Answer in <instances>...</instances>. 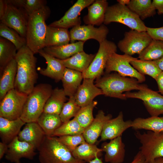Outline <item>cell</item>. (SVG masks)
I'll list each match as a JSON object with an SVG mask.
<instances>
[{
    "mask_svg": "<svg viewBox=\"0 0 163 163\" xmlns=\"http://www.w3.org/2000/svg\"><path fill=\"white\" fill-rule=\"evenodd\" d=\"M34 54L26 45L18 50L15 57L17 68L14 88L27 95L35 86L38 78Z\"/></svg>",
    "mask_w": 163,
    "mask_h": 163,
    "instance_id": "obj_1",
    "label": "cell"
},
{
    "mask_svg": "<svg viewBox=\"0 0 163 163\" xmlns=\"http://www.w3.org/2000/svg\"><path fill=\"white\" fill-rule=\"evenodd\" d=\"M139 83L135 78L126 77L115 73L106 74L97 78L95 85L106 96L126 100L124 92L139 90L147 86Z\"/></svg>",
    "mask_w": 163,
    "mask_h": 163,
    "instance_id": "obj_2",
    "label": "cell"
},
{
    "mask_svg": "<svg viewBox=\"0 0 163 163\" xmlns=\"http://www.w3.org/2000/svg\"><path fill=\"white\" fill-rule=\"evenodd\" d=\"M50 13L49 8L46 5L29 17L26 36V45L34 54L45 47L47 26L46 21Z\"/></svg>",
    "mask_w": 163,
    "mask_h": 163,
    "instance_id": "obj_3",
    "label": "cell"
},
{
    "mask_svg": "<svg viewBox=\"0 0 163 163\" xmlns=\"http://www.w3.org/2000/svg\"><path fill=\"white\" fill-rule=\"evenodd\" d=\"M37 150L40 163H85L75 158L57 137L46 136Z\"/></svg>",
    "mask_w": 163,
    "mask_h": 163,
    "instance_id": "obj_4",
    "label": "cell"
},
{
    "mask_svg": "<svg viewBox=\"0 0 163 163\" xmlns=\"http://www.w3.org/2000/svg\"><path fill=\"white\" fill-rule=\"evenodd\" d=\"M53 90L48 84H40L34 87L27 95L23 107L20 117L23 121L25 123L37 121Z\"/></svg>",
    "mask_w": 163,
    "mask_h": 163,
    "instance_id": "obj_5",
    "label": "cell"
},
{
    "mask_svg": "<svg viewBox=\"0 0 163 163\" xmlns=\"http://www.w3.org/2000/svg\"><path fill=\"white\" fill-rule=\"evenodd\" d=\"M113 22L123 24L131 30L146 31L147 27L139 17L127 6L118 3L108 6L105 13L104 24Z\"/></svg>",
    "mask_w": 163,
    "mask_h": 163,
    "instance_id": "obj_6",
    "label": "cell"
},
{
    "mask_svg": "<svg viewBox=\"0 0 163 163\" xmlns=\"http://www.w3.org/2000/svg\"><path fill=\"white\" fill-rule=\"evenodd\" d=\"M135 135L141 144L140 151L145 163H152L155 159L163 157V132L148 131L141 133L137 131Z\"/></svg>",
    "mask_w": 163,
    "mask_h": 163,
    "instance_id": "obj_7",
    "label": "cell"
},
{
    "mask_svg": "<svg viewBox=\"0 0 163 163\" xmlns=\"http://www.w3.org/2000/svg\"><path fill=\"white\" fill-rule=\"evenodd\" d=\"M99 44L94 59L87 70L82 73L83 78L95 79L101 77L109 57L117 51V47L112 41L106 39Z\"/></svg>",
    "mask_w": 163,
    "mask_h": 163,
    "instance_id": "obj_8",
    "label": "cell"
},
{
    "mask_svg": "<svg viewBox=\"0 0 163 163\" xmlns=\"http://www.w3.org/2000/svg\"><path fill=\"white\" fill-rule=\"evenodd\" d=\"M137 58L124 54L120 55L114 53L109 57L105 68L106 74L115 71L124 77H129L136 79L139 83L145 81V78L143 75L135 69L130 64V62Z\"/></svg>",
    "mask_w": 163,
    "mask_h": 163,
    "instance_id": "obj_9",
    "label": "cell"
},
{
    "mask_svg": "<svg viewBox=\"0 0 163 163\" xmlns=\"http://www.w3.org/2000/svg\"><path fill=\"white\" fill-rule=\"evenodd\" d=\"M27 95L14 88L9 91L0 101V117L10 120L20 118Z\"/></svg>",
    "mask_w": 163,
    "mask_h": 163,
    "instance_id": "obj_10",
    "label": "cell"
},
{
    "mask_svg": "<svg viewBox=\"0 0 163 163\" xmlns=\"http://www.w3.org/2000/svg\"><path fill=\"white\" fill-rule=\"evenodd\" d=\"M152 40L146 31L131 30L124 33V37L119 41L117 47L124 54L132 56L140 54Z\"/></svg>",
    "mask_w": 163,
    "mask_h": 163,
    "instance_id": "obj_11",
    "label": "cell"
},
{
    "mask_svg": "<svg viewBox=\"0 0 163 163\" xmlns=\"http://www.w3.org/2000/svg\"><path fill=\"white\" fill-rule=\"evenodd\" d=\"M124 95L127 98L142 100L151 117H157L163 114V96L148 88L147 86L137 92H126Z\"/></svg>",
    "mask_w": 163,
    "mask_h": 163,
    "instance_id": "obj_12",
    "label": "cell"
},
{
    "mask_svg": "<svg viewBox=\"0 0 163 163\" xmlns=\"http://www.w3.org/2000/svg\"><path fill=\"white\" fill-rule=\"evenodd\" d=\"M6 11L2 23L26 38L29 16L22 8L7 2Z\"/></svg>",
    "mask_w": 163,
    "mask_h": 163,
    "instance_id": "obj_13",
    "label": "cell"
},
{
    "mask_svg": "<svg viewBox=\"0 0 163 163\" xmlns=\"http://www.w3.org/2000/svg\"><path fill=\"white\" fill-rule=\"evenodd\" d=\"M109 29L104 24L98 27L91 25H80L72 28L70 31V42L75 40L85 42L90 39L97 41L99 44L106 39Z\"/></svg>",
    "mask_w": 163,
    "mask_h": 163,
    "instance_id": "obj_14",
    "label": "cell"
},
{
    "mask_svg": "<svg viewBox=\"0 0 163 163\" xmlns=\"http://www.w3.org/2000/svg\"><path fill=\"white\" fill-rule=\"evenodd\" d=\"M94 0H78L58 20L50 24V27L68 29L81 25V21L79 16L81 12L88 7Z\"/></svg>",
    "mask_w": 163,
    "mask_h": 163,
    "instance_id": "obj_15",
    "label": "cell"
},
{
    "mask_svg": "<svg viewBox=\"0 0 163 163\" xmlns=\"http://www.w3.org/2000/svg\"><path fill=\"white\" fill-rule=\"evenodd\" d=\"M35 149L32 145L20 140L17 136L8 144L5 158L11 162L20 163L22 158L33 159L36 154Z\"/></svg>",
    "mask_w": 163,
    "mask_h": 163,
    "instance_id": "obj_16",
    "label": "cell"
},
{
    "mask_svg": "<svg viewBox=\"0 0 163 163\" xmlns=\"http://www.w3.org/2000/svg\"><path fill=\"white\" fill-rule=\"evenodd\" d=\"M132 121H125L122 112H120L116 117L111 119L105 123L100 136V142L111 140L122 136L127 129L131 127Z\"/></svg>",
    "mask_w": 163,
    "mask_h": 163,
    "instance_id": "obj_17",
    "label": "cell"
},
{
    "mask_svg": "<svg viewBox=\"0 0 163 163\" xmlns=\"http://www.w3.org/2000/svg\"><path fill=\"white\" fill-rule=\"evenodd\" d=\"M83 79L74 96L76 103L81 107L90 103L97 96L103 94L101 89L94 84V79Z\"/></svg>",
    "mask_w": 163,
    "mask_h": 163,
    "instance_id": "obj_18",
    "label": "cell"
},
{
    "mask_svg": "<svg viewBox=\"0 0 163 163\" xmlns=\"http://www.w3.org/2000/svg\"><path fill=\"white\" fill-rule=\"evenodd\" d=\"M125 145L122 136L103 143L101 146L102 152H105L104 160L110 163H122L124 159Z\"/></svg>",
    "mask_w": 163,
    "mask_h": 163,
    "instance_id": "obj_19",
    "label": "cell"
},
{
    "mask_svg": "<svg viewBox=\"0 0 163 163\" xmlns=\"http://www.w3.org/2000/svg\"><path fill=\"white\" fill-rule=\"evenodd\" d=\"M46 136L44 132L37 122L26 123L18 136L19 140L29 143L37 149Z\"/></svg>",
    "mask_w": 163,
    "mask_h": 163,
    "instance_id": "obj_20",
    "label": "cell"
},
{
    "mask_svg": "<svg viewBox=\"0 0 163 163\" xmlns=\"http://www.w3.org/2000/svg\"><path fill=\"white\" fill-rule=\"evenodd\" d=\"M112 118L111 114L106 115L103 110H99L93 121L85 129L82 134L86 142L94 144L101 136L105 123Z\"/></svg>",
    "mask_w": 163,
    "mask_h": 163,
    "instance_id": "obj_21",
    "label": "cell"
},
{
    "mask_svg": "<svg viewBox=\"0 0 163 163\" xmlns=\"http://www.w3.org/2000/svg\"><path fill=\"white\" fill-rule=\"evenodd\" d=\"M38 53L46 60L47 64L46 68L40 70V74L54 79L56 82L61 80L66 68L61 60L48 54L43 49L40 50Z\"/></svg>",
    "mask_w": 163,
    "mask_h": 163,
    "instance_id": "obj_22",
    "label": "cell"
},
{
    "mask_svg": "<svg viewBox=\"0 0 163 163\" xmlns=\"http://www.w3.org/2000/svg\"><path fill=\"white\" fill-rule=\"evenodd\" d=\"M108 6L107 0H95L87 7L88 13L83 18L85 23L87 25L98 26L103 24Z\"/></svg>",
    "mask_w": 163,
    "mask_h": 163,
    "instance_id": "obj_23",
    "label": "cell"
},
{
    "mask_svg": "<svg viewBox=\"0 0 163 163\" xmlns=\"http://www.w3.org/2000/svg\"><path fill=\"white\" fill-rule=\"evenodd\" d=\"M25 123L20 118L10 120L0 117V136L2 142L9 144L18 136Z\"/></svg>",
    "mask_w": 163,
    "mask_h": 163,
    "instance_id": "obj_24",
    "label": "cell"
},
{
    "mask_svg": "<svg viewBox=\"0 0 163 163\" xmlns=\"http://www.w3.org/2000/svg\"><path fill=\"white\" fill-rule=\"evenodd\" d=\"M84 42L78 41L60 46L46 47L43 49L51 56L60 59L64 60L83 51Z\"/></svg>",
    "mask_w": 163,
    "mask_h": 163,
    "instance_id": "obj_25",
    "label": "cell"
},
{
    "mask_svg": "<svg viewBox=\"0 0 163 163\" xmlns=\"http://www.w3.org/2000/svg\"><path fill=\"white\" fill-rule=\"evenodd\" d=\"M17 68V63L14 58L6 65L0 73V101L9 91L14 88Z\"/></svg>",
    "mask_w": 163,
    "mask_h": 163,
    "instance_id": "obj_26",
    "label": "cell"
},
{
    "mask_svg": "<svg viewBox=\"0 0 163 163\" xmlns=\"http://www.w3.org/2000/svg\"><path fill=\"white\" fill-rule=\"evenodd\" d=\"M70 41V34L68 29L47 25L45 47L65 45L69 43Z\"/></svg>",
    "mask_w": 163,
    "mask_h": 163,
    "instance_id": "obj_27",
    "label": "cell"
},
{
    "mask_svg": "<svg viewBox=\"0 0 163 163\" xmlns=\"http://www.w3.org/2000/svg\"><path fill=\"white\" fill-rule=\"evenodd\" d=\"M83 78L82 72L66 68L61 80L66 96L71 97L75 96Z\"/></svg>",
    "mask_w": 163,
    "mask_h": 163,
    "instance_id": "obj_28",
    "label": "cell"
},
{
    "mask_svg": "<svg viewBox=\"0 0 163 163\" xmlns=\"http://www.w3.org/2000/svg\"><path fill=\"white\" fill-rule=\"evenodd\" d=\"M95 55L86 53L83 51L68 59L61 60L66 68L82 73L88 68Z\"/></svg>",
    "mask_w": 163,
    "mask_h": 163,
    "instance_id": "obj_29",
    "label": "cell"
},
{
    "mask_svg": "<svg viewBox=\"0 0 163 163\" xmlns=\"http://www.w3.org/2000/svg\"><path fill=\"white\" fill-rule=\"evenodd\" d=\"M66 99L63 89L55 88L45 104L43 112L59 115Z\"/></svg>",
    "mask_w": 163,
    "mask_h": 163,
    "instance_id": "obj_30",
    "label": "cell"
},
{
    "mask_svg": "<svg viewBox=\"0 0 163 163\" xmlns=\"http://www.w3.org/2000/svg\"><path fill=\"white\" fill-rule=\"evenodd\" d=\"M131 127L137 130L144 129L156 133L163 132V116L137 118L132 121Z\"/></svg>",
    "mask_w": 163,
    "mask_h": 163,
    "instance_id": "obj_31",
    "label": "cell"
},
{
    "mask_svg": "<svg viewBox=\"0 0 163 163\" xmlns=\"http://www.w3.org/2000/svg\"><path fill=\"white\" fill-rule=\"evenodd\" d=\"M102 152L94 144L86 142L78 146L72 152L76 158L85 162H89L97 157H99Z\"/></svg>",
    "mask_w": 163,
    "mask_h": 163,
    "instance_id": "obj_32",
    "label": "cell"
},
{
    "mask_svg": "<svg viewBox=\"0 0 163 163\" xmlns=\"http://www.w3.org/2000/svg\"><path fill=\"white\" fill-rule=\"evenodd\" d=\"M37 122L46 135L52 136L54 132L62 124L59 115L43 112Z\"/></svg>",
    "mask_w": 163,
    "mask_h": 163,
    "instance_id": "obj_33",
    "label": "cell"
},
{
    "mask_svg": "<svg viewBox=\"0 0 163 163\" xmlns=\"http://www.w3.org/2000/svg\"><path fill=\"white\" fill-rule=\"evenodd\" d=\"M127 6L142 20L156 14L151 0H131Z\"/></svg>",
    "mask_w": 163,
    "mask_h": 163,
    "instance_id": "obj_34",
    "label": "cell"
},
{
    "mask_svg": "<svg viewBox=\"0 0 163 163\" xmlns=\"http://www.w3.org/2000/svg\"><path fill=\"white\" fill-rule=\"evenodd\" d=\"M18 50L15 46L8 40L0 38V72L1 73L6 65L15 58Z\"/></svg>",
    "mask_w": 163,
    "mask_h": 163,
    "instance_id": "obj_35",
    "label": "cell"
},
{
    "mask_svg": "<svg viewBox=\"0 0 163 163\" xmlns=\"http://www.w3.org/2000/svg\"><path fill=\"white\" fill-rule=\"evenodd\" d=\"M130 64L141 74L149 75L155 80L162 71L154 61L143 60L137 58L131 61Z\"/></svg>",
    "mask_w": 163,
    "mask_h": 163,
    "instance_id": "obj_36",
    "label": "cell"
},
{
    "mask_svg": "<svg viewBox=\"0 0 163 163\" xmlns=\"http://www.w3.org/2000/svg\"><path fill=\"white\" fill-rule=\"evenodd\" d=\"M163 56V42L152 40L140 54L138 58L143 60L153 61Z\"/></svg>",
    "mask_w": 163,
    "mask_h": 163,
    "instance_id": "obj_37",
    "label": "cell"
},
{
    "mask_svg": "<svg viewBox=\"0 0 163 163\" xmlns=\"http://www.w3.org/2000/svg\"><path fill=\"white\" fill-rule=\"evenodd\" d=\"M84 130L74 118L72 120L62 123L55 131L52 136L59 137L64 136L82 135Z\"/></svg>",
    "mask_w": 163,
    "mask_h": 163,
    "instance_id": "obj_38",
    "label": "cell"
},
{
    "mask_svg": "<svg viewBox=\"0 0 163 163\" xmlns=\"http://www.w3.org/2000/svg\"><path fill=\"white\" fill-rule=\"evenodd\" d=\"M0 36L12 42L18 50L27 45V40L16 30L0 23Z\"/></svg>",
    "mask_w": 163,
    "mask_h": 163,
    "instance_id": "obj_39",
    "label": "cell"
},
{
    "mask_svg": "<svg viewBox=\"0 0 163 163\" xmlns=\"http://www.w3.org/2000/svg\"><path fill=\"white\" fill-rule=\"evenodd\" d=\"M7 2L23 9L29 16L46 6L44 0H7Z\"/></svg>",
    "mask_w": 163,
    "mask_h": 163,
    "instance_id": "obj_40",
    "label": "cell"
},
{
    "mask_svg": "<svg viewBox=\"0 0 163 163\" xmlns=\"http://www.w3.org/2000/svg\"><path fill=\"white\" fill-rule=\"evenodd\" d=\"M97 104V101H93L88 105L81 107L74 117L85 129L91 124L94 119L93 111Z\"/></svg>",
    "mask_w": 163,
    "mask_h": 163,
    "instance_id": "obj_41",
    "label": "cell"
},
{
    "mask_svg": "<svg viewBox=\"0 0 163 163\" xmlns=\"http://www.w3.org/2000/svg\"><path fill=\"white\" fill-rule=\"evenodd\" d=\"M81 108L76 103L74 96L69 97L68 101L65 103L59 115L62 123L70 120L75 117Z\"/></svg>",
    "mask_w": 163,
    "mask_h": 163,
    "instance_id": "obj_42",
    "label": "cell"
},
{
    "mask_svg": "<svg viewBox=\"0 0 163 163\" xmlns=\"http://www.w3.org/2000/svg\"><path fill=\"white\" fill-rule=\"evenodd\" d=\"M58 140L71 152L78 145L86 142L83 135L64 136L57 137Z\"/></svg>",
    "mask_w": 163,
    "mask_h": 163,
    "instance_id": "obj_43",
    "label": "cell"
},
{
    "mask_svg": "<svg viewBox=\"0 0 163 163\" xmlns=\"http://www.w3.org/2000/svg\"><path fill=\"white\" fill-rule=\"evenodd\" d=\"M146 31L152 40L163 42V26L158 28L147 27Z\"/></svg>",
    "mask_w": 163,
    "mask_h": 163,
    "instance_id": "obj_44",
    "label": "cell"
},
{
    "mask_svg": "<svg viewBox=\"0 0 163 163\" xmlns=\"http://www.w3.org/2000/svg\"><path fill=\"white\" fill-rule=\"evenodd\" d=\"M152 3L158 14H163V0H153Z\"/></svg>",
    "mask_w": 163,
    "mask_h": 163,
    "instance_id": "obj_45",
    "label": "cell"
},
{
    "mask_svg": "<svg viewBox=\"0 0 163 163\" xmlns=\"http://www.w3.org/2000/svg\"><path fill=\"white\" fill-rule=\"evenodd\" d=\"M157 83L159 92L163 95V71H162L155 80Z\"/></svg>",
    "mask_w": 163,
    "mask_h": 163,
    "instance_id": "obj_46",
    "label": "cell"
},
{
    "mask_svg": "<svg viewBox=\"0 0 163 163\" xmlns=\"http://www.w3.org/2000/svg\"><path fill=\"white\" fill-rule=\"evenodd\" d=\"M130 163H145V157L140 151L137 153Z\"/></svg>",
    "mask_w": 163,
    "mask_h": 163,
    "instance_id": "obj_47",
    "label": "cell"
},
{
    "mask_svg": "<svg viewBox=\"0 0 163 163\" xmlns=\"http://www.w3.org/2000/svg\"><path fill=\"white\" fill-rule=\"evenodd\" d=\"M7 3L6 0H0V20H1L3 18L5 13Z\"/></svg>",
    "mask_w": 163,
    "mask_h": 163,
    "instance_id": "obj_48",
    "label": "cell"
},
{
    "mask_svg": "<svg viewBox=\"0 0 163 163\" xmlns=\"http://www.w3.org/2000/svg\"><path fill=\"white\" fill-rule=\"evenodd\" d=\"M8 148V145L2 142H0V159L5 154Z\"/></svg>",
    "mask_w": 163,
    "mask_h": 163,
    "instance_id": "obj_49",
    "label": "cell"
},
{
    "mask_svg": "<svg viewBox=\"0 0 163 163\" xmlns=\"http://www.w3.org/2000/svg\"><path fill=\"white\" fill-rule=\"evenodd\" d=\"M153 61L158 68L163 71V56L159 59Z\"/></svg>",
    "mask_w": 163,
    "mask_h": 163,
    "instance_id": "obj_50",
    "label": "cell"
},
{
    "mask_svg": "<svg viewBox=\"0 0 163 163\" xmlns=\"http://www.w3.org/2000/svg\"><path fill=\"white\" fill-rule=\"evenodd\" d=\"M89 163H104L103 161L101 158H100L99 157L95 158L94 159L90 161Z\"/></svg>",
    "mask_w": 163,
    "mask_h": 163,
    "instance_id": "obj_51",
    "label": "cell"
},
{
    "mask_svg": "<svg viewBox=\"0 0 163 163\" xmlns=\"http://www.w3.org/2000/svg\"><path fill=\"white\" fill-rule=\"evenodd\" d=\"M130 0H117L118 3L124 5H127L130 2Z\"/></svg>",
    "mask_w": 163,
    "mask_h": 163,
    "instance_id": "obj_52",
    "label": "cell"
},
{
    "mask_svg": "<svg viewBox=\"0 0 163 163\" xmlns=\"http://www.w3.org/2000/svg\"><path fill=\"white\" fill-rule=\"evenodd\" d=\"M152 163H163V157H159L155 159Z\"/></svg>",
    "mask_w": 163,
    "mask_h": 163,
    "instance_id": "obj_53",
    "label": "cell"
},
{
    "mask_svg": "<svg viewBox=\"0 0 163 163\" xmlns=\"http://www.w3.org/2000/svg\"><path fill=\"white\" fill-rule=\"evenodd\" d=\"M2 163H5V162H2Z\"/></svg>",
    "mask_w": 163,
    "mask_h": 163,
    "instance_id": "obj_54",
    "label": "cell"
}]
</instances>
